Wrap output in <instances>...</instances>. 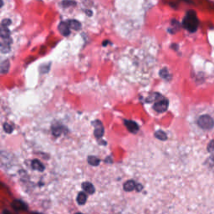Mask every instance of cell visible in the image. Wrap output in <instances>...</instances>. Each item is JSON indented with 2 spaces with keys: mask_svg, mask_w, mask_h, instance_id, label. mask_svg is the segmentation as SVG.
<instances>
[{
  "mask_svg": "<svg viewBox=\"0 0 214 214\" xmlns=\"http://www.w3.org/2000/svg\"><path fill=\"white\" fill-rule=\"evenodd\" d=\"M185 1H189V0H185Z\"/></svg>",
  "mask_w": 214,
  "mask_h": 214,
  "instance_id": "484cf974",
  "label": "cell"
},
{
  "mask_svg": "<svg viewBox=\"0 0 214 214\" xmlns=\"http://www.w3.org/2000/svg\"><path fill=\"white\" fill-rule=\"evenodd\" d=\"M10 38H2L1 41V51L3 53H6L10 49V44H11Z\"/></svg>",
  "mask_w": 214,
  "mask_h": 214,
  "instance_id": "52a82bcc",
  "label": "cell"
},
{
  "mask_svg": "<svg viewBox=\"0 0 214 214\" xmlns=\"http://www.w3.org/2000/svg\"><path fill=\"white\" fill-rule=\"evenodd\" d=\"M136 187V184L134 181H128L124 184V189L127 191H131L134 190Z\"/></svg>",
  "mask_w": 214,
  "mask_h": 214,
  "instance_id": "7c38bea8",
  "label": "cell"
},
{
  "mask_svg": "<svg viewBox=\"0 0 214 214\" xmlns=\"http://www.w3.org/2000/svg\"><path fill=\"white\" fill-rule=\"evenodd\" d=\"M94 126H95L94 134H95V137L97 138L102 137L104 135V127L102 123L100 120H95L94 121Z\"/></svg>",
  "mask_w": 214,
  "mask_h": 214,
  "instance_id": "277c9868",
  "label": "cell"
},
{
  "mask_svg": "<svg viewBox=\"0 0 214 214\" xmlns=\"http://www.w3.org/2000/svg\"><path fill=\"white\" fill-rule=\"evenodd\" d=\"M206 165H207V167H208L209 169H211V170L214 171V155L211 156L209 158L207 159V161H206Z\"/></svg>",
  "mask_w": 214,
  "mask_h": 214,
  "instance_id": "d6986e66",
  "label": "cell"
},
{
  "mask_svg": "<svg viewBox=\"0 0 214 214\" xmlns=\"http://www.w3.org/2000/svg\"><path fill=\"white\" fill-rule=\"evenodd\" d=\"M3 214H10V213H8V211H5V212H4V213H3Z\"/></svg>",
  "mask_w": 214,
  "mask_h": 214,
  "instance_id": "d4e9b609",
  "label": "cell"
},
{
  "mask_svg": "<svg viewBox=\"0 0 214 214\" xmlns=\"http://www.w3.org/2000/svg\"><path fill=\"white\" fill-rule=\"evenodd\" d=\"M198 131L202 133H209L214 131V108L206 107L201 110L195 119Z\"/></svg>",
  "mask_w": 214,
  "mask_h": 214,
  "instance_id": "6da1fadb",
  "label": "cell"
},
{
  "mask_svg": "<svg viewBox=\"0 0 214 214\" xmlns=\"http://www.w3.org/2000/svg\"><path fill=\"white\" fill-rule=\"evenodd\" d=\"M59 31L61 33V34L64 36H68L70 34V27L69 26L68 23L61 22L59 24Z\"/></svg>",
  "mask_w": 214,
  "mask_h": 214,
  "instance_id": "5b68a950",
  "label": "cell"
},
{
  "mask_svg": "<svg viewBox=\"0 0 214 214\" xmlns=\"http://www.w3.org/2000/svg\"><path fill=\"white\" fill-rule=\"evenodd\" d=\"M61 4L63 5V7L66 8V7H71L76 4V3L73 0H64L61 3Z\"/></svg>",
  "mask_w": 214,
  "mask_h": 214,
  "instance_id": "ffe728a7",
  "label": "cell"
},
{
  "mask_svg": "<svg viewBox=\"0 0 214 214\" xmlns=\"http://www.w3.org/2000/svg\"><path fill=\"white\" fill-rule=\"evenodd\" d=\"M13 207L15 209V210H27L28 209V206L25 205V203H24L23 202L21 201H14L12 204Z\"/></svg>",
  "mask_w": 214,
  "mask_h": 214,
  "instance_id": "ba28073f",
  "label": "cell"
},
{
  "mask_svg": "<svg viewBox=\"0 0 214 214\" xmlns=\"http://www.w3.org/2000/svg\"><path fill=\"white\" fill-rule=\"evenodd\" d=\"M82 187L88 194H93L95 191V187L90 183H84L82 184Z\"/></svg>",
  "mask_w": 214,
  "mask_h": 214,
  "instance_id": "9c48e42d",
  "label": "cell"
},
{
  "mask_svg": "<svg viewBox=\"0 0 214 214\" xmlns=\"http://www.w3.org/2000/svg\"><path fill=\"white\" fill-rule=\"evenodd\" d=\"M86 200H87V197H86L85 193L79 192L78 194V197H77V202L79 205H84L86 202Z\"/></svg>",
  "mask_w": 214,
  "mask_h": 214,
  "instance_id": "4fadbf2b",
  "label": "cell"
},
{
  "mask_svg": "<svg viewBox=\"0 0 214 214\" xmlns=\"http://www.w3.org/2000/svg\"><path fill=\"white\" fill-rule=\"evenodd\" d=\"M68 24H69V26L71 29H75V30H79V29H80V28H81V24L79 23L78 20H75V19H70V20H69L68 21Z\"/></svg>",
  "mask_w": 214,
  "mask_h": 214,
  "instance_id": "30bf717a",
  "label": "cell"
},
{
  "mask_svg": "<svg viewBox=\"0 0 214 214\" xmlns=\"http://www.w3.org/2000/svg\"><path fill=\"white\" fill-rule=\"evenodd\" d=\"M3 129H4V131H5L7 133H11V132L13 131V126H12L11 125L8 124V123H5V124L3 125Z\"/></svg>",
  "mask_w": 214,
  "mask_h": 214,
  "instance_id": "44dd1931",
  "label": "cell"
},
{
  "mask_svg": "<svg viewBox=\"0 0 214 214\" xmlns=\"http://www.w3.org/2000/svg\"><path fill=\"white\" fill-rule=\"evenodd\" d=\"M207 150H208V151H214V140L209 143V145H208V146H207Z\"/></svg>",
  "mask_w": 214,
  "mask_h": 214,
  "instance_id": "603a6c76",
  "label": "cell"
},
{
  "mask_svg": "<svg viewBox=\"0 0 214 214\" xmlns=\"http://www.w3.org/2000/svg\"><path fill=\"white\" fill-rule=\"evenodd\" d=\"M160 75L165 79H171V75L169 74V71L167 70V69L164 68L160 71Z\"/></svg>",
  "mask_w": 214,
  "mask_h": 214,
  "instance_id": "ac0fdd59",
  "label": "cell"
},
{
  "mask_svg": "<svg viewBox=\"0 0 214 214\" xmlns=\"http://www.w3.org/2000/svg\"><path fill=\"white\" fill-rule=\"evenodd\" d=\"M9 67H10V64L8 60H3L2 63H1V73L2 74H6L9 70Z\"/></svg>",
  "mask_w": 214,
  "mask_h": 214,
  "instance_id": "5bb4252c",
  "label": "cell"
},
{
  "mask_svg": "<svg viewBox=\"0 0 214 214\" xmlns=\"http://www.w3.org/2000/svg\"><path fill=\"white\" fill-rule=\"evenodd\" d=\"M155 136H156L157 139L161 140V141H165V140H167V134H166L164 131H157L155 133Z\"/></svg>",
  "mask_w": 214,
  "mask_h": 214,
  "instance_id": "2e32d148",
  "label": "cell"
},
{
  "mask_svg": "<svg viewBox=\"0 0 214 214\" xmlns=\"http://www.w3.org/2000/svg\"><path fill=\"white\" fill-rule=\"evenodd\" d=\"M108 43H109V42H108L107 40H105V41L103 43V46H105L106 44H108Z\"/></svg>",
  "mask_w": 214,
  "mask_h": 214,
  "instance_id": "cb8c5ba5",
  "label": "cell"
},
{
  "mask_svg": "<svg viewBox=\"0 0 214 214\" xmlns=\"http://www.w3.org/2000/svg\"><path fill=\"white\" fill-rule=\"evenodd\" d=\"M10 24H11V20H10V19H3V20L2 21V27L8 28Z\"/></svg>",
  "mask_w": 214,
  "mask_h": 214,
  "instance_id": "7402d4cb",
  "label": "cell"
},
{
  "mask_svg": "<svg viewBox=\"0 0 214 214\" xmlns=\"http://www.w3.org/2000/svg\"><path fill=\"white\" fill-rule=\"evenodd\" d=\"M78 214H80V213H78Z\"/></svg>",
  "mask_w": 214,
  "mask_h": 214,
  "instance_id": "4316f807",
  "label": "cell"
},
{
  "mask_svg": "<svg viewBox=\"0 0 214 214\" xmlns=\"http://www.w3.org/2000/svg\"><path fill=\"white\" fill-rule=\"evenodd\" d=\"M100 159L95 157H88V162L89 164L92 165V166H98L100 163Z\"/></svg>",
  "mask_w": 214,
  "mask_h": 214,
  "instance_id": "e0dca14e",
  "label": "cell"
},
{
  "mask_svg": "<svg viewBox=\"0 0 214 214\" xmlns=\"http://www.w3.org/2000/svg\"><path fill=\"white\" fill-rule=\"evenodd\" d=\"M183 27L191 33H194L198 30L199 21L197 17V14L194 10H189L187 12L183 21Z\"/></svg>",
  "mask_w": 214,
  "mask_h": 214,
  "instance_id": "7a4b0ae2",
  "label": "cell"
},
{
  "mask_svg": "<svg viewBox=\"0 0 214 214\" xmlns=\"http://www.w3.org/2000/svg\"><path fill=\"white\" fill-rule=\"evenodd\" d=\"M125 125L131 133H136L139 131V126L132 120H125Z\"/></svg>",
  "mask_w": 214,
  "mask_h": 214,
  "instance_id": "8992f818",
  "label": "cell"
},
{
  "mask_svg": "<svg viewBox=\"0 0 214 214\" xmlns=\"http://www.w3.org/2000/svg\"><path fill=\"white\" fill-rule=\"evenodd\" d=\"M0 35H1V38H9V36H10V31L8 30V28L1 27Z\"/></svg>",
  "mask_w": 214,
  "mask_h": 214,
  "instance_id": "9a60e30c",
  "label": "cell"
},
{
  "mask_svg": "<svg viewBox=\"0 0 214 214\" xmlns=\"http://www.w3.org/2000/svg\"><path fill=\"white\" fill-rule=\"evenodd\" d=\"M153 108H154L155 111L157 112H159V113L165 112L167 110V108H168V101L167 99L162 98L161 100L157 101V102L155 103Z\"/></svg>",
  "mask_w": 214,
  "mask_h": 214,
  "instance_id": "3957f363",
  "label": "cell"
},
{
  "mask_svg": "<svg viewBox=\"0 0 214 214\" xmlns=\"http://www.w3.org/2000/svg\"><path fill=\"white\" fill-rule=\"evenodd\" d=\"M32 168L37 171H44V166L40 162L39 160H34L32 161Z\"/></svg>",
  "mask_w": 214,
  "mask_h": 214,
  "instance_id": "8fae6325",
  "label": "cell"
}]
</instances>
